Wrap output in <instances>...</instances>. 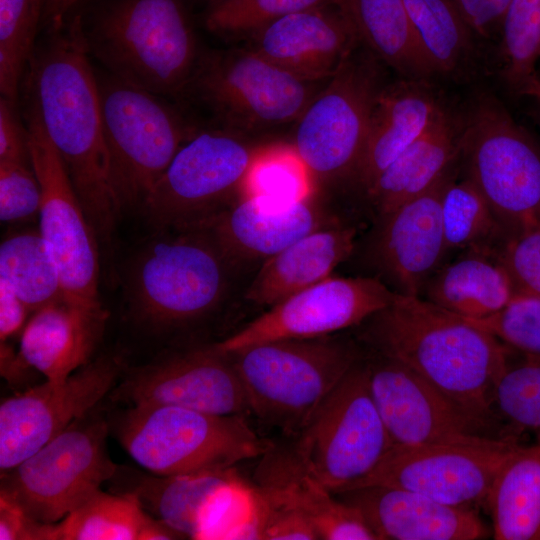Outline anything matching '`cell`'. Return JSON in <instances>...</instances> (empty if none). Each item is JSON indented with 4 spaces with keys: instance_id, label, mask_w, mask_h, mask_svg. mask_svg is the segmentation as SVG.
Here are the masks:
<instances>
[{
    "instance_id": "obj_9",
    "label": "cell",
    "mask_w": 540,
    "mask_h": 540,
    "mask_svg": "<svg viewBox=\"0 0 540 540\" xmlns=\"http://www.w3.org/2000/svg\"><path fill=\"white\" fill-rule=\"evenodd\" d=\"M459 163L509 235L540 230V147L496 99L463 118Z\"/></svg>"
},
{
    "instance_id": "obj_49",
    "label": "cell",
    "mask_w": 540,
    "mask_h": 540,
    "mask_svg": "<svg viewBox=\"0 0 540 540\" xmlns=\"http://www.w3.org/2000/svg\"><path fill=\"white\" fill-rule=\"evenodd\" d=\"M80 0H43V12L41 24L49 29L61 25L65 21L68 12Z\"/></svg>"
},
{
    "instance_id": "obj_50",
    "label": "cell",
    "mask_w": 540,
    "mask_h": 540,
    "mask_svg": "<svg viewBox=\"0 0 540 540\" xmlns=\"http://www.w3.org/2000/svg\"><path fill=\"white\" fill-rule=\"evenodd\" d=\"M518 92L540 102V78L531 77L518 89Z\"/></svg>"
},
{
    "instance_id": "obj_22",
    "label": "cell",
    "mask_w": 540,
    "mask_h": 540,
    "mask_svg": "<svg viewBox=\"0 0 540 540\" xmlns=\"http://www.w3.org/2000/svg\"><path fill=\"white\" fill-rule=\"evenodd\" d=\"M251 49L300 79L327 81L362 42L336 5L284 16L251 35Z\"/></svg>"
},
{
    "instance_id": "obj_36",
    "label": "cell",
    "mask_w": 540,
    "mask_h": 540,
    "mask_svg": "<svg viewBox=\"0 0 540 540\" xmlns=\"http://www.w3.org/2000/svg\"><path fill=\"white\" fill-rule=\"evenodd\" d=\"M420 49L435 74L457 70L474 35L452 0H404Z\"/></svg>"
},
{
    "instance_id": "obj_3",
    "label": "cell",
    "mask_w": 540,
    "mask_h": 540,
    "mask_svg": "<svg viewBox=\"0 0 540 540\" xmlns=\"http://www.w3.org/2000/svg\"><path fill=\"white\" fill-rule=\"evenodd\" d=\"M84 31L111 75L162 97H180L201 54L180 0H116Z\"/></svg>"
},
{
    "instance_id": "obj_20",
    "label": "cell",
    "mask_w": 540,
    "mask_h": 540,
    "mask_svg": "<svg viewBox=\"0 0 540 540\" xmlns=\"http://www.w3.org/2000/svg\"><path fill=\"white\" fill-rule=\"evenodd\" d=\"M246 487L250 502L305 516L323 540H379L355 507L341 501L307 469L294 444L273 445Z\"/></svg>"
},
{
    "instance_id": "obj_51",
    "label": "cell",
    "mask_w": 540,
    "mask_h": 540,
    "mask_svg": "<svg viewBox=\"0 0 540 540\" xmlns=\"http://www.w3.org/2000/svg\"><path fill=\"white\" fill-rule=\"evenodd\" d=\"M334 1H335V4L351 19L350 0H334Z\"/></svg>"
},
{
    "instance_id": "obj_39",
    "label": "cell",
    "mask_w": 540,
    "mask_h": 540,
    "mask_svg": "<svg viewBox=\"0 0 540 540\" xmlns=\"http://www.w3.org/2000/svg\"><path fill=\"white\" fill-rule=\"evenodd\" d=\"M519 355L515 363L509 357L495 387L493 408L511 433L533 430L540 438V358Z\"/></svg>"
},
{
    "instance_id": "obj_41",
    "label": "cell",
    "mask_w": 540,
    "mask_h": 540,
    "mask_svg": "<svg viewBox=\"0 0 540 540\" xmlns=\"http://www.w3.org/2000/svg\"><path fill=\"white\" fill-rule=\"evenodd\" d=\"M329 4L336 5L334 0H222L210 4L205 24L222 36H251L284 16Z\"/></svg>"
},
{
    "instance_id": "obj_35",
    "label": "cell",
    "mask_w": 540,
    "mask_h": 540,
    "mask_svg": "<svg viewBox=\"0 0 540 540\" xmlns=\"http://www.w3.org/2000/svg\"><path fill=\"white\" fill-rule=\"evenodd\" d=\"M456 174L447 184L441 202V221L447 254L454 251L497 252L509 233L494 211L466 177Z\"/></svg>"
},
{
    "instance_id": "obj_24",
    "label": "cell",
    "mask_w": 540,
    "mask_h": 540,
    "mask_svg": "<svg viewBox=\"0 0 540 540\" xmlns=\"http://www.w3.org/2000/svg\"><path fill=\"white\" fill-rule=\"evenodd\" d=\"M334 495L358 509L379 540H474L486 535L475 509L413 491L367 485Z\"/></svg>"
},
{
    "instance_id": "obj_28",
    "label": "cell",
    "mask_w": 540,
    "mask_h": 540,
    "mask_svg": "<svg viewBox=\"0 0 540 540\" xmlns=\"http://www.w3.org/2000/svg\"><path fill=\"white\" fill-rule=\"evenodd\" d=\"M464 119L446 108L366 189L379 217L420 195L459 163Z\"/></svg>"
},
{
    "instance_id": "obj_17",
    "label": "cell",
    "mask_w": 540,
    "mask_h": 540,
    "mask_svg": "<svg viewBox=\"0 0 540 540\" xmlns=\"http://www.w3.org/2000/svg\"><path fill=\"white\" fill-rule=\"evenodd\" d=\"M396 295L376 278L330 276L271 306L214 345L229 354L267 341L333 335L360 326L390 305Z\"/></svg>"
},
{
    "instance_id": "obj_45",
    "label": "cell",
    "mask_w": 540,
    "mask_h": 540,
    "mask_svg": "<svg viewBox=\"0 0 540 540\" xmlns=\"http://www.w3.org/2000/svg\"><path fill=\"white\" fill-rule=\"evenodd\" d=\"M476 37L499 34L512 0H452Z\"/></svg>"
},
{
    "instance_id": "obj_27",
    "label": "cell",
    "mask_w": 540,
    "mask_h": 540,
    "mask_svg": "<svg viewBox=\"0 0 540 540\" xmlns=\"http://www.w3.org/2000/svg\"><path fill=\"white\" fill-rule=\"evenodd\" d=\"M355 234L354 228L335 222L304 235L265 260L245 299L271 307L329 278L351 255Z\"/></svg>"
},
{
    "instance_id": "obj_13",
    "label": "cell",
    "mask_w": 540,
    "mask_h": 540,
    "mask_svg": "<svg viewBox=\"0 0 540 540\" xmlns=\"http://www.w3.org/2000/svg\"><path fill=\"white\" fill-rule=\"evenodd\" d=\"M107 435L108 423L90 412L2 472L0 493L39 523L61 521L117 474Z\"/></svg>"
},
{
    "instance_id": "obj_15",
    "label": "cell",
    "mask_w": 540,
    "mask_h": 540,
    "mask_svg": "<svg viewBox=\"0 0 540 540\" xmlns=\"http://www.w3.org/2000/svg\"><path fill=\"white\" fill-rule=\"evenodd\" d=\"M366 364L372 397L393 444H476L512 437L404 365L376 353Z\"/></svg>"
},
{
    "instance_id": "obj_25",
    "label": "cell",
    "mask_w": 540,
    "mask_h": 540,
    "mask_svg": "<svg viewBox=\"0 0 540 540\" xmlns=\"http://www.w3.org/2000/svg\"><path fill=\"white\" fill-rule=\"evenodd\" d=\"M444 109L427 80L403 78L381 87L354 175L365 190Z\"/></svg>"
},
{
    "instance_id": "obj_38",
    "label": "cell",
    "mask_w": 540,
    "mask_h": 540,
    "mask_svg": "<svg viewBox=\"0 0 540 540\" xmlns=\"http://www.w3.org/2000/svg\"><path fill=\"white\" fill-rule=\"evenodd\" d=\"M499 35L503 78L518 91L540 59V0H512Z\"/></svg>"
},
{
    "instance_id": "obj_2",
    "label": "cell",
    "mask_w": 540,
    "mask_h": 540,
    "mask_svg": "<svg viewBox=\"0 0 540 540\" xmlns=\"http://www.w3.org/2000/svg\"><path fill=\"white\" fill-rule=\"evenodd\" d=\"M360 339L494 424L495 387L511 350L488 331L420 296L397 294L364 323Z\"/></svg>"
},
{
    "instance_id": "obj_47",
    "label": "cell",
    "mask_w": 540,
    "mask_h": 540,
    "mask_svg": "<svg viewBox=\"0 0 540 540\" xmlns=\"http://www.w3.org/2000/svg\"><path fill=\"white\" fill-rule=\"evenodd\" d=\"M47 524L30 518L6 495L0 493V539L46 540Z\"/></svg>"
},
{
    "instance_id": "obj_26",
    "label": "cell",
    "mask_w": 540,
    "mask_h": 540,
    "mask_svg": "<svg viewBox=\"0 0 540 540\" xmlns=\"http://www.w3.org/2000/svg\"><path fill=\"white\" fill-rule=\"evenodd\" d=\"M104 321V311H89L65 299L49 304L35 311L24 327L20 360L46 380H65L90 362Z\"/></svg>"
},
{
    "instance_id": "obj_4",
    "label": "cell",
    "mask_w": 540,
    "mask_h": 540,
    "mask_svg": "<svg viewBox=\"0 0 540 540\" xmlns=\"http://www.w3.org/2000/svg\"><path fill=\"white\" fill-rule=\"evenodd\" d=\"M228 355L249 413L294 438L361 358L353 341L333 335L267 341Z\"/></svg>"
},
{
    "instance_id": "obj_7",
    "label": "cell",
    "mask_w": 540,
    "mask_h": 540,
    "mask_svg": "<svg viewBox=\"0 0 540 540\" xmlns=\"http://www.w3.org/2000/svg\"><path fill=\"white\" fill-rule=\"evenodd\" d=\"M327 81L300 79L251 48L213 50L201 52L180 97L244 134L296 122Z\"/></svg>"
},
{
    "instance_id": "obj_30",
    "label": "cell",
    "mask_w": 540,
    "mask_h": 540,
    "mask_svg": "<svg viewBox=\"0 0 540 540\" xmlns=\"http://www.w3.org/2000/svg\"><path fill=\"white\" fill-rule=\"evenodd\" d=\"M242 480L235 470L140 476L125 493L134 495L143 509L184 538L203 539L219 500Z\"/></svg>"
},
{
    "instance_id": "obj_1",
    "label": "cell",
    "mask_w": 540,
    "mask_h": 540,
    "mask_svg": "<svg viewBox=\"0 0 540 540\" xmlns=\"http://www.w3.org/2000/svg\"><path fill=\"white\" fill-rule=\"evenodd\" d=\"M48 31L25 71L27 104L59 154L97 238L108 242L122 208L112 184L84 26L75 16Z\"/></svg>"
},
{
    "instance_id": "obj_23",
    "label": "cell",
    "mask_w": 540,
    "mask_h": 540,
    "mask_svg": "<svg viewBox=\"0 0 540 540\" xmlns=\"http://www.w3.org/2000/svg\"><path fill=\"white\" fill-rule=\"evenodd\" d=\"M332 223L312 195L279 202L243 194L195 229L205 231L230 263L265 261L304 235Z\"/></svg>"
},
{
    "instance_id": "obj_11",
    "label": "cell",
    "mask_w": 540,
    "mask_h": 540,
    "mask_svg": "<svg viewBox=\"0 0 540 540\" xmlns=\"http://www.w3.org/2000/svg\"><path fill=\"white\" fill-rule=\"evenodd\" d=\"M293 444L333 494L375 468L393 441L371 394L366 359L361 357L323 399Z\"/></svg>"
},
{
    "instance_id": "obj_40",
    "label": "cell",
    "mask_w": 540,
    "mask_h": 540,
    "mask_svg": "<svg viewBox=\"0 0 540 540\" xmlns=\"http://www.w3.org/2000/svg\"><path fill=\"white\" fill-rule=\"evenodd\" d=\"M312 182L290 144L272 143L255 163L243 194L290 202L311 195Z\"/></svg>"
},
{
    "instance_id": "obj_6",
    "label": "cell",
    "mask_w": 540,
    "mask_h": 540,
    "mask_svg": "<svg viewBox=\"0 0 540 540\" xmlns=\"http://www.w3.org/2000/svg\"><path fill=\"white\" fill-rule=\"evenodd\" d=\"M227 259L203 230H173L147 243L129 271L127 292L138 319L161 329L194 323L221 302Z\"/></svg>"
},
{
    "instance_id": "obj_5",
    "label": "cell",
    "mask_w": 540,
    "mask_h": 540,
    "mask_svg": "<svg viewBox=\"0 0 540 540\" xmlns=\"http://www.w3.org/2000/svg\"><path fill=\"white\" fill-rule=\"evenodd\" d=\"M114 432L139 466L160 476L233 469L273 445L242 415L167 405L130 406L118 417Z\"/></svg>"
},
{
    "instance_id": "obj_33",
    "label": "cell",
    "mask_w": 540,
    "mask_h": 540,
    "mask_svg": "<svg viewBox=\"0 0 540 540\" xmlns=\"http://www.w3.org/2000/svg\"><path fill=\"white\" fill-rule=\"evenodd\" d=\"M152 519L134 495L99 490L61 521L49 524L48 540H142Z\"/></svg>"
},
{
    "instance_id": "obj_29",
    "label": "cell",
    "mask_w": 540,
    "mask_h": 540,
    "mask_svg": "<svg viewBox=\"0 0 540 540\" xmlns=\"http://www.w3.org/2000/svg\"><path fill=\"white\" fill-rule=\"evenodd\" d=\"M420 297L461 317L480 319L502 310L517 295L497 252L466 250L442 263Z\"/></svg>"
},
{
    "instance_id": "obj_31",
    "label": "cell",
    "mask_w": 540,
    "mask_h": 540,
    "mask_svg": "<svg viewBox=\"0 0 540 540\" xmlns=\"http://www.w3.org/2000/svg\"><path fill=\"white\" fill-rule=\"evenodd\" d=\"M485 507L496 540H540V442L516 443L491 483Z\"/></svg>"
},
{
    "instance_id": "obj_43",
    "label": "cell",
    "mask_w": 540,
    "mask_h": 540,
    "mask_svg": "<svg viewBox=\"0 0 540 540\" xmlns=\"http://www.w3.org/2000/svg\"><path fill=\"white\" fill-rule=\"evenodd\" d=\"M41 188L30 162L0 161V219L15 222L39 214Z\"/></svg>"
},
{
    "instance_id": "obj_10",
    "label": "cell",
    "mask_w": 540,
    "mask_h": 540,
    "mask_svg": "<svg viewBox=\"0 0 540 540\" xmlns=\"http://www.w3.org/2000/svg\"><path fill=\"white\" fill-rule=\"evenodd\" d=\"M97 79L115 194L122 209L141 206L180 147L197 130L162 96L110 73Z\"/></svg>"
},
{
    "instance_id": "obj_44",
    "label": "cell",
    "mask_w": 540,
    "mask_h": 540,
    "mask_svg": "<svg viewBox=\"0 0 540 540\" xmlns=\"http://www.w3.org/2000/svg\"><path fill=\"white\" fill-rule=\"evenodd\" d=\"M497 256L517 297H540V230L509 235Z\"/></svg>"
},
{
    "instance_id": "obj_21",
    "label": "cell",
    "mask_w": 540,
    "mask_h": 540,
    "mask_svg": "<svg viewBox=\"0 0 540 540\" xmlns=\"http://www.w3.org/2000/svg\"><path fill=\"white\" fill-rule=\"evenodd\" d=\"M458 166L420 195L379 217L377 261L397 294L420 296L447 255L441 202Z\"/></svg>"
},
{
    "instance_id": "obj_52",
    "label": "cell",
    "mask_w": 540,
    "mask_h": 540,
    "mask_svg": "<svg viewBox=\"0 0 540 540\" xmlns=\"http://www.w3.org/2000/svg\"><path fill=\"white\" fill-rule=\"evenodd\" d=\"M219 1H222V0H211V4L215 2H219Z\"/></svg>"
},
{
    "instance_id": "obj_19",
    "label": "cell",
    "mask_w": 540,
    "mask_h": 540,
    "mask_svg": "<svg viewBox=\"0 0 540 540\" xmlns=\"http://www.w3.org/2000/svg\"><path fill=\"white\" fill-rule=\"evenodd\" d=\"M111 398L134 405H167L216 415L249 413L228 354L210 347L176 353L130 370Z\"/></svg>"
},
{
    "instance_id": "obj_34",
    "label": "cell",
    "mask_w": 540,
    "mask_h": 540,
    "mask_svg": "<svg viewBox=\"0 0 540 540\" xmlns=\"http://www.w3.org/2000/svg\"><path fill=\"white\" fill-rule=\"evenodd\" d=\"M0 279L37 311L64 298L58 266L40 231L7 237L0 245Z\"/></svg>"
},
{
    "instance_id": "obj_32",
    "label": "cell",
    "mask_w": 540,
    "mask_h": 540,
    "mask_svg": "<svg viewBox=\"0 0 540 540\" xmlns=\"http://www.w3.org/2000/svg\"><path fill=\"white\" fill-rule=\"evenodd\" d=\"M350 17L361 42L403 78L427 80L434 75L404 0H350Z\"/></svg>"
},
{
    "instance_id": "obj_42",
    "label": "cell",
    "mask_w": 540,
    "mask_h": 540,
    "mask_svg": "<svg viewBox=\"0 0 540 540\" xmlns=\"http://www.w3.org/2000/svg\"><path fill=\"white\" fill-rule=\"evenodd\" d=\"M517 354L540 358V297H516L502 310L480 319L465 318Z\"/></svg>"
},
{
    "instance_id": "obj_37",
    "label": "cell",
    "mask_w": 540,
    "mask_h": 540,
    "mask_svg": "<svg viewBox=\"0 0 540 540\" xmlns=\"http://www.w3.org/2000/svg\"><path fill=\"white\" fill-rule=\"evenodd\" d=\"M42 12L43 0H0V91L15 105Z\"/></svg>"
},
{
    "instance_id": "obj_14",
    "label": "cell",
    "mask_w": 540,
    "mask_h": 540,
    "mask_svg": "<svg viewBox=\"0 0 540 540\" xmlns=\"http://www.w3.org/2000/svg\"><path fill=\"white\" fill-rule=\"evenodd\" d=\"M25 120L31 164L41 188L39 231L58 266L64 298L86 310L103 311L97 235L59 154L28 104Z\"/></svg>"
},
{
    "instance_id": "obj_18",
    "label": "cell",
    "mask_w": 540,
    "mask_h": 540,
    "mask_svg": "<svg viewBox=\"0 0 540 540\" xmlns=\"http://www.w3.org/2000/svg\"><path fill=\"white\" fill-rule=\"evenodd\" d=\"M121 374L109 356L90 361L62 381H49L0 405V469H12L83 418L113 390Z\"/></svg>"
},
{
    "instance_id": "obj_12",
    "label": "cell",
    "mask_w": 540,
    "mask_h": 540,
    "mask_svg": "<svg viewBox=\"0 0 540 540\" xmlns=\"http://www.w3.org/2000/svg\"><path fill=\"white\" fill-rule=\"evenodd\" d=\"M383 85L380 60L361 43L308 104L290 145L312 180L355 175Z\"/></svg>"
},
{
    "instance_id": "obj_48",
    "label": "cell",
    "mask_w": 540,
    "mask_h": 540,
    "mask_svg": "<svg viewBox=\"0 0 540 540\" xmlns=\"http://www.w3.org/2000/svg\"><path fill=\"white\" fill-rule=\"evenodd\" d=\"M28 307L12 289L0 279V339L4 343L8 338L17 334L22 328Z\"/></svg>"
},
{
    "instance_id": "obj_8",
    "label": "cell",
    "mask_w": 540,
    "mask_h": 540,
    "mask_svg": "<svg viewBox=\"0 0 540 540\" xmlns=\"http://www.w3.org/2000/svg\"><path fill=\"white\" fill-rule=\"evenodd\" d=\"M272 143L257 144L224 128L196 131L178 150L141 207L165 230L195 229L243 193Z\"/></svg>"
},
{
    "instance_id": "obj_46",
    "label": "cell",
    "mask_w": 540,
    "mask_h": 540,
    "mask_svg": "<svg viewBox=\"0 0 540 540\" xmlns=\"http://www.w3.org/2000/svg\"><path fill=\"white\" fill-rule=\"evenodd\" d=\"M17 105L0 99V161L30 162L26 126L20 122Z\"/></svg>"
},
{
    "instance_id": "obj_16",
    "label": "cell",
    "mask_w": 540,
    "mask_h": 540,
    "mask_svg": "<svg viewBox=\"0 0 540 540\" xmlns=\"http://www.w3.org/2000/svg\"><path fill=\"white\" fill-rule=\"evenodd\" d=\"M518 439L512 436L476 444H393L375 468L350 489L382 485L453 506L485 507L495 473Z\"/></svg>"
}]
</instances>
